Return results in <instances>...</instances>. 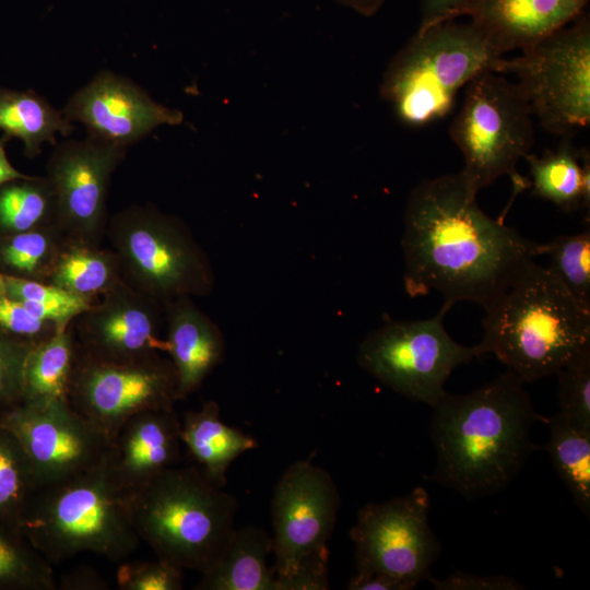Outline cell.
Returning <instances> with one entry per match:
<instances>
[{"instance_id": "obj_1", "label": "cell", "mask_w": 590, "mask_h": 590, "mask_svg": "<svg viewBox=\"0 0 590 590\" xmlns=\"http://www.w3.org/2000/svg\"><path fill=\"white\" fill-rule=\"evenodd\" d=\"M476 196L461 172L411 190L401 239L409 296L435 291L450 307L467 300L485 309L544 253V244L484 213Z\"/></svg>"}, {"instance_id": "obj_2", "label": "cell", "mask_w": 590, "mask_h": 590, "mask_svg": "<svg viewBox=\"0 0 590 590\" xmlns=\"http://www.w3.org/2000/svg\"><path fill=\"white\" fill-rule=\"evenodd\" d=\"M515 373L462 394L446 393L433 409L434 482L465 498L494 495L520 473L536 446L531 429L539 414Z\"/></svg>"}, {"instance_id": "obj_3", "label": "cell", "mask_w": 590, "mask_h": 590, "mask_svg": "<svg viewBox=\"0 0 590 590\" xmlns=\"http://www.w3.org/2000/svg\"><path fill=\"white\" fill-rule=\"evenodd\" d=\"M484 310L480 355L494 354L524 382L555 375L590 350V310L535 261Z\"/></svg>"}, {"instance_id": "obj_4", "label": "cell", "mask_w": 590, "mask_h": 590, "mask_svg": "<svg viewBox=\"0 0 590 590\" xmlns=\"http://www.w3.org/2000/svg\"><path fill=\"white\" fill-rule=\"evenodd\" d=\"M130 496L107 451L83 473L37 488L25 509L20 531L50 563L85 552L119 563L141 541L131 517Z\"/></svg>"}, {"instance_id": "obj_5", "label": "cell", "mask_w": 590, "mask_h": 590, "mask_svg": "<svg viewBox=\"0 0 590 590\" xmlns=\"http://www.w3.org/2000/svg\"><path fill=\"white\" fill-rule=\"evenodd\" d=\"M196 467L167 468L131 492L134 529L158 558L201 574L226 547L234 530L236 497Z\"/></svg>"}, {"instance_id": "obj_6", "label": "cell", "mask_w": 590, "mask_h": 590, "mask_svg": "<svg viewBox=\"0 0 590 590\" xmlns=\"http://www.w3.org/2000/svg\"><path fill=\"white\" fill-rule=\"evenodd\" d=\"M503 58L471 21L441 22L417 30L397 52L380 95L402 123L421 128L447 116L460 90Z\"/></svg>"}, {"instance_id": "obj_7", "label": "cell", "mask_w": 590, "mask_h": 590, "mask_svg": "<svg viewBox=\"0 0 590 590\" xmlns=\"http://www.w3.org/2000/svg\"><path fill=\"white\" fill-rule=\"evenodd\" d=\"M110 248L122 280L165 304L182 296H206L214 287L209 257L187 224L151 204H133L107 223Z\"/></svg>"}, {"instance_id": "obj_8", "label": "cell", "mask_w": 590, "mask_h": 590, "mask_svg": "<svg viewBox=\"0 0 590 590\" xmlns=\"http://www.w3.org/2000/svg\"><path fill=\"white\" fill-rule=\"evenodd\" d=\"M532 116L516 82L504 74L486 71L468 83L449 134L463 156L460 172L477 193L507 175L515 194L530 187L517 165L534 144Z\"/></svg>"}, {"instance_id": "obj_9", "label": "cell", "mask_w": 590, "mask_h": 590, "mask_svg": "<svg viewBox=\"0 0 590 590\" xmlns=\"http://www.w3.org/2000/svg\"><path fill=\"white\" fill-rule=\"evenodd\" d=\"M503 58L496 69L514 74L532 115L556 135L590 123V19L575 21L521 50Z\"/></svg>"}, {"instance_id": "obj_10", "label": "cell", "mask_w": 590, "mask_h": 590, "mask_svg": "<svg viewBox=\"0 0 590 590\" xmlns=\"http://www.w3.org/2000/svg\"><path fill=\"white\" fill-rule=\"evenodd\" d=\"M450 308L442 304L429 319L385 321L361 342L357 363L397 393L433 408L451 373L481 356L476 345L456 342L445 329Z\"/></svg>"}, {"instance_id": "obj_11", "label": "cell", "mask_w": 590, "mask_h": 590, "mask_svg": "<svg viewBox=\"0 0 590 590\" xmlns=\"http://www.w3.org/2000/svg\"><path fill=\"white\" fill-rule=\"evenodd\" d=\"M69 401L111 440L133 415L174 409L178 401L176 371L162 353L113 362L86 355L76 345Z\"/></svg>"}, {"instance_id": "obj_12", "label": "cell", "mask_w": 590, "mask_h": 590, "mask_svg": "<svg viewBox=\"0 0 590 590\" xmlns=\"http://www.w3.org/2000/svg\"><path fill=\"white\" fill-rule=\"evenodd\" d=\"M429 507V494L421 485L406 495L365 504L350 531L356 571L390 576L411 590L427 580L441 552Z\"/></svg>"}, {"instance_id": "obj_13", "label": "cell", "mask_w": 590, "mask_h": 590, "mask_svg": "<svg viewBox=\"0 0 590 590\" xmlns=\"http://www.w3.org/2000/svg\"><path fill=\"white\" fill-rule=\"evenodd\" d=\"M331 474L309 461H296L278 481L272 503L275 578H286L304 564L329 558L330 539L340 509Z\"/></svg>"}, {"instance_id": "obj_14", "label": "cell", "mask_w": 590, "mask_h": 590, "mask_svg": "<svg viewBox=\"0 0 590 590\" xmlns=\"http://www.w3.org/2000/svg\"><path fill=\"white\" fill-rule=\"evenodd\" d=\"M0 425L23 448L37 488L83 473L104 458L110 445L69 400L38 406L15 404L0 411Z\"/></svg>"}, {"instance_id": "obj_15", "label": "cell", "mask_w": 590, "mask_h": 590, "mask_svg": "<svg viewBox=\"0 0 590 590\" xmlns=\"http://www.w3.org/2000/svg\"><path fill=\"white\" fill-rule=\"evenodd\" d=\"M126 150L92 135L55 144L45 177L55 198L56 225L67 239L102 244L110 179Z\"/></svg>"}, {"instance_id": "obj_16", "label": "cell", "mask_w": 590, "mask_h": 590, "mask_svg": "<svg viewBox=\"0 0 590 590\" xmlns=\"http://www.w3.org/2000/svg\"><path fill=\"white\" fill-rule=\"evenodd\" d=\"M164 305L121 281L73 322L78 349L92 357L127 362L167 352L161 337Z\"/></svg>"}, {"instance_id": "obj_17", "label": "cell", "mask_w": 590, "mask_h": 590, "mask_svg": "<svg viewBox=\"0 0 590 590\" xmlns=\"http://www.w3.org/2000/svg\"><path fill=\"white\" fill-rule=\"evenodd\" d=\"M62 114L83 123L88 135L128 148L163 125L182 122L180 110L155 102L131 80L110 71L98 72L69 98Z\"/></svg>"}, {"instance_id": "obj_18", "label": "cell", "mask_w": 590, "mask_h": 590, "mask_svg": "<svg viewBox=\"0 0 590 590\" xmlns=\"http://www.w3.org/2000/svg\"><path fill=\"white\" fill-rule=\"evenodd\" d=\"M181 423L170 410L141 412L127 420L108 449L114 470L130 492L180 460Z\"/></svg>"}, {"instance_id": "obj_19", "label": "cell", "mask_w": 590, "mask_h": 590, "mask_svg": "<svg viewBox=\"0 0 590 590\" xmlns=\"http://www.w3.org/2000/svg\"><path fill=\"white\" fill-rule=\"evenodd\" d=\"M589 0H480L467 13L494 48L524 49L586 12Z\"/></svg>"}, {"instance_id": "obj_20", "label": "cell", "mask_w": 590, "mask_h": 590, "mask_svg": "<svg viewBox=\"0 0 590 590\" xmlns=\"http://www.w3.org/2000/svg\"><path fill=\"white\" fill-rule=\"evenodd\" d=\"M166 343L177 376V400L196 392L225 356L219 326L189 296L164 304Z\"/></svg>"}, {"instance_id": "obj_21", "label": "cell", "mask_w": 590, "mask_h": 590, "mask_svg": "<svg viewBox=\"0 0 590 590\" xmlns=\"http://www.w3.org/2000/svg\"><path fill=\"white\" fill-rule=\"evenodd\" d=\"M181 442L197 462V468L214 485L223 487L231 463L258 447L256 439L225 424L215 401H204L199 410L184 414Z\"/></svg>"}, {"instance_id": "obj_22", "label": "cell", "mask_w": 590, "mask_h": 590, "mask_svg": "<svg viewBox=\"0 0 590 590\" xmlns=\"http://www.w3.org/2000/svg\"><path fill=\"white\" fill-rule=\"evenodd\" d=\"M529 184L532 193L570 213L590 206V154L568 139L539 156L529 153Z\"/></svg>"}, {"instance_id": "obj_23", "label": "cell", "mask_w": 590, "mask_h": 590, "mask_svg": "<svg viewBox=\"0 0 590 590\" xmlns=\"http://www.w3.org/2000/svg\"><path fill=\"white\" fill-rule=\"evenodd\" d=\"M272 538L261 528L235 529L216 562L204 573L198 590H274L275 571L269 567Z\"/></svg>"}, {"instance_id": "obj_24", "label": "cell", "mask_w": 590, "mask_h": 590, "mask_svg": "<svg viewBox=\"0 0 590 590\" xmlns=\"http://www.w3.org/2000/svg\"><path fill=\"white\" fill-rule=\"evenodd\" d=\"M75 357L72 323L58 328L50 338L34 345L24 367L20 403L38 406L69 400Z\"/></svg>"}, {"instance_id": "obj_25", "label": "cell", "mask_w": 590, "mask_h": 590, "mask_svg": "<svg viewBox=\"0 0 590 590\" xmlns=\"http://www.w3.org/2000/svg\"><path fill=\"white\" fill-rule=\"evenodd\" d=\"M0 130L7 138L24 144V153L33 158L44 143L57 144L56 135L68 137L74 130L62 110H57L34 91L0 88Z\"/></svg>"}, {"instance_id": "obj_26", "label": "cell", "mask_w": 590, "mask_h": 590, "mask_svg": "<svg viewBox=\"0 0 590 590\" xmlns=\"http://www.w3.org/2000/svg\"><path fill=\"white\" fill-rule=\"evenodd\" d=\"M121 281V266L111 248L66 239L46 283L95 303Z\"/></svg>"}, {"instance_id": "obj_27", "label": "cell", "mask_w": 590, "mask_h": 590, "mask_svg": "<svg viewBox=\"0 0 590 590\" xmlns=\"http://www.w3.org/2000/svg\"><path fill=\"white\" fill-rule=\"evenodd\" d=\"M544 445L553 468L579 510L590 516V429L576 427L557 413L548 418Z\"/></svg>"}, {"instance_id": "obj_28", "label": "cell", "mask_w": 590, "mask_h": 590, "mask_svg": "<svg viewBox=\"0 0 590 590\" xmlns=\"http://www.w3.org/2000/svg\"><path fill=\"white\" fill-rule=\"evenodd\" d=\"M66 239L56 224L7 234L0 239L4 275L47 282Z\"/></svg>"}, {"instance_id": "obj_29", "label": "cell", "mask_w": 590, "mask_h": 590, "mask_svg": "<svg viewBox=\"0 0 590 590\" xmlns=\"http://www.w3.org/2000/svg\"><path fill=\"white\" fill-rule=\"evenodd\" d=\"M56 224V204L46 177L10 181L0 187V229L7 234Z\"/></svg>"}, {"instance_id": "obj_30", "label": "cell", "mask_w": 590, "mask_h": 590, "mask_svg": "<svg viewBox=\"0 0 590 590\" xmlns=\"http://www.w3.org/2000/svg\"><path fill=\"white\" fill-rule=\"evenodd\" d=\"M48 562L20 532L0 524V590H56Z\"/></svg>"}, {"instance_id": "obj_31", "label": "cell", "mask_w": 590, "mask_h": 590, "mask_svg": "<svg viewBox=\"0 0 590 590\" xmlns=\"http://www.w3.org/2000/svg\"><path fill=\"white\" fill-rule=\"evenodd\" d=\"M36 489L23 448L15 436L0 425V524L20 531L23 515Z\"/></svg>"}, {"instance_id": "obj_32", "label": "cell", "mask_w": 590, "mask_h": 590, "mask_svg": "<svg viewBox=\"0 0 590 590\" xmlns=\"http://www.w3.org/2000/svg\"><path fill=\"white\" fill-rule=\"evenodd\" d=\"M4 275V274H3ZM4 295L19 300L36 318L69 327L93 303L54 284L4 275Z\"/></svg>"}, {"instance_id": "obj_33", "label": "cell", "mask_w": 590, "mask_h": 590, "mask_svg": "<svg viewBox=\"0 0 590 590\" xmlns=\"http://www.w3.org/2000/svg\"><path fill=\"white\" fill-rule=\"evenodd\" d=\"M548 271L585 309L590 310V228L559 235L544 244Z\"/></svg>"}, {"instance_id": "obj_34", "label": "cell", "mask_w": 590, "mask_h": 590, "mask_svg": "<svg viewBox=\"0 0 590 590\" xmlns=\"http://www.w3.org/2000/svg\"><path fill=\"white\" fill-rule=\"evenodd\" d=\"M555 375L557 414L576 427L590 429V350L568 362Z\"/></svg>"}, {"instance_id": "obj_35", "label": "cell", "mask_w": 590, "mask_h": 590, "mask_svg": "<svg viewBox=\"0 0 590 590\" xmlns=\"http://www.w3.org/2000/svg\"><path fill=\"white\" fill-rule=\"evenodd\" d=\"M182 568L158 558L156 560L125 563L117 571L121 590H180L184 588Z\"/></svg>"}, {"instance_id": "obj_36", "label": "cell", "mask_w": 590, "mask_h": 590, "mask_svg": "<svg viewBox=\"0 0 590 590\" xmlns=\"http://www.w3.org/2000/svg\"><path fill=\"white\" fill-rule=\"evenodd\" d=\"M33 346L0 330V411L20 403L24 367Z\"/></svg>"}, {"instance_id": "obj_37", "label": "cell", "mask_w": 590, "mask_h": 590, "mask_svg": "<svg viewBox=\"0 0 590 590\" xmlns=\"http://www.w3.org/2000/svg\"><path fill=\"white\" fill-rule=\"evenodd\" d=\"M58 327L33 316L21 302L0 295V330L34 345L50 338Z\"/></svg>"}, {"instance_id": "obj_38", "label": "cell", "mask_w": 590, "mask_h": 590, "mask_svg": "<svg viewBox=\"0 0 590 590\" xmlns=\"http://www.w3.org/2000/svg\"><path fill=\"white\" fill-rule=\"evenodd\" d=\"M427 580L435 590H520L526 588L509 576H482L461 570H455L441 579L430 576Z\"/></svg>"}, {"instance_id": "obj_39", "label": "cell", "mask_w": 590, "mask_h": 590, "mask_svg": "<svg viewBox=\"0 0 590 590\" xmlns=\"http://www.w3.org/2000/svg\"><path fill=\"white\" fill-rule=\"evenodd\" d=\"M329 558L308 562L286 578L276 579L274 590H327Z\"/></svg>"}, {"instance_id": "obj_40", "label": "cell", "mask_w": 590, "mask_h": 590, "mask_svg": "<svg viewBox=\"0 0 590 590\" xmlns=\"http://www.w3.org/2000/svg\"><path fill=\"white\" fill-rule=\"evenodd\" d=\"M480 0H421L418 30L467 15Z\"/></svg>"}, {"instance_id": "obj_41", "label": "cell", "mask_w": 590, "mask_h": 590, "mask_svg": "<svg viewBox=\"0 0 590 590\" xmlns=\"http://www.w3.org/2000/svg\"><path fill=\"white\" fill-rule=\"evenodd\" d=\"M349 590H411L410 587L390 576L378 573H361L349 580L346 585Z\"/></svg>"}, {"instance_id": "obj_42", "label": "cell", "mask_w": 590, "mask_h": 590, "mask_svg": "<svg viewBox=\"0 0 590 590\" xmlns=\"http://www.w3.org/2000/svg\"><path fill=\"white\" fill-rule=\"evenodd\" d=\"M58 589L63 590H106L108 585L95 570L79 568L64 575L58 582Z\"/></svg>"}, {"instance_id": "obj_43", "label": "cell", "mask_w": 590, "mask_h": 590, "mask_svg": "<svg viewBox=\"0 0 590 590\" xmlns=\"http://www.w3.org/2000/svg\"><path fill=\"white\" fill-rule=\"evenodd\" d=\"M7 139V137L0 139V187L10 181L30 177L19 172L10 163L4 150V143Z\"/></svg>"}, {"instance_id": "obj_44", "label": "cell", "mask_w": 590, "mask_h": 590, "mask_svg": "<svg viewBox=\"0 0 590 590\" xmlns=\"http://www.w3.org/2000/svg\"><path fill=\"white\" fill-rule=\"evenodd\" d=\"M339 4L350 8L364 16H371L381 8L386 0H335Z\"/></svg>"}, {"instance_id": "obj_45", "label": "cell", "mask_w": 590, "mask_h": 590, "mask_svg": "<svg viewBox=\"0 0 590 590\" xmlns=\"http://www.w3.org/2000/svg\"><path fill=\"white\" fill-rule=\"evenodd\" d=\"M0 295H4V275L0 271Z\"/></svg>"}]
</instances>
